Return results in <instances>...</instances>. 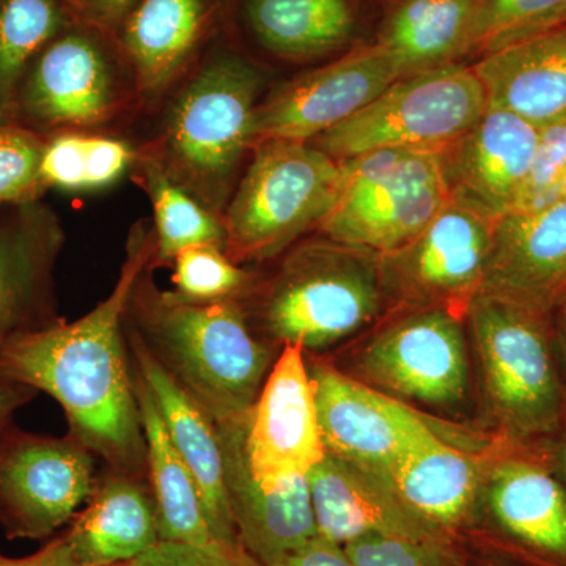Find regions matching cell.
<instances>
[{
  "label": "cell",
  "instance_id": "cell-1",
  "mask_svg": "<svg viewBox=\"0 0 566 566\" xmlns=\"http://www.w3.org/2000/svg\"><path fill=\"white\" fill-rule=\"evenodd\" d=\"M153 227L134 223L114 290L88 314L13 335L0 346V378L51 395L70 433L111 471L147 482L126 308L134 283L155 259Z\"/></svg>",
  "mask_w": 566,
  "mask_h": 566
},
{
  "label": "cell",
  "instance_id": "cell-2",
  "mask_svg": "<svg viewBox=\"0 0 566 566\" xmlns=\"http://www.w3.org/2000/svg\"><path fill=\"white\" fill-rule=\"evenodd\" d=\"M153 273L151 263L134 283L126 329L214 423L245 419L281 349L253 331L240 300L192 303Z\"/></svg>",
  "mask_w": 566,
  "mask_h": 566
},
{
  "label": "cell",
  "instance_id": "cell-3",
  "mask_svg": "<svg viewBox=\"0 0 566 566\" xmlns=\"http://www.w3.org/2000/svg\"><path fill=\"white\" fill-rule=\"evenodd\" d=\"M266 74L227 33L167 93L158 133L137 151L221 218L251 155Z\"/></svg>",
  "mask_w": 566,
  "mask_h": 566
},
{
  "label": "cell",
  "instance_id": "cell-4",
  "mask_svg": "<svg viewBox=\"0 0 566 566\" xmlns=\"http://www.w3.org/2000/svg\"><path fill=\"white\" fill-rule=\"evenodd\" d=\"M268 281L241 297L249 323L268 344L318 352L353 337L386 308L376 253L316 233L281 253Z\"/></svg>",
  "mask_w": 566,
  "mask_h": 566
},
{
  "label": "cell",
  "instance_id": "cell-5",
  "mask_svg": "<svg viewBox=\"0 0 566 566\" xmlns=\"http://www.w3.org/2000/svg\"><path fill=\"white\" fill-rule=\"evenodd\" d=\"M499 442L534 446L566 427L549 315L479 293L465 312Z\"/></svg>",
  "mask_w": 566,
  "mask_h": 566
},
{
  "label": "cell",
  "instance_id": "cell-6",
  "mask_svg": "<svg viewBox=\"0 0 566 566\" xmlns=\"http://www.w3.org/2000/svg\"><path fill=\"white\" fill-rule=\"evenodd\" d=\"M342 182V163L311 142L253 144L221 216L223 251L241 266L275 259L318 229Z\"/></svg>",
  "mask_w": 566,
  "mask_h": 566
},
{
  "label": "cell",
  "instance_id": "cell-7",
  "mask_svg": "<svg viewBox=\"0 0 566 566\" xmlns=\"http://www.w3.org/2000/svg\"><path fill=\"white\" fill-rule=\"evenodd\" d=\"M140 109L136 77L117 35L73 21L25 71L13 123L44 137L99 133Z\"/></svg>",
  "mask_w": 566,
  "mask_h": 566
},
{
  "label": "cell",
  "instance_id": "cell-8",
  "mask_svg": "<svg viewBox=\"0 0 566 566\" xmlns=\"http://www.w3.org/2000/svg\"><path fill=\"white\" fill-rule=\"evenodd\" d=\"M488 109L471 65L455 63L398 77L348 120L311 140L337 161L376 150L444 151Z\"/></svg>",
  "mask_w": 566,
  "mask_h": 566
},
{
  "label": "cell",
  "instance_id": "cell-9",
  "mask_svg": "<svg viewBox=\"0 0 566 566\" xmlns=\"http://www.w3.org/2000/svg\"><path fill=\"white\" fill-rule=\"evenodd\" d=\"M337 202L316 233L385 255L409 243L449 203L438 155L376 150L340 161Z\"/></svg>",
  "mask_w": 566,
  "mask_h": 566
},
{
  "label": "cell",
  "instance_id": "cell-10",
  "mask_svg": "<svg viewBox=\"0 0 566 566\" xmlns=\"http://www.w3.org/2000/svg\"><path fill=\"white\" fill-rule=\"evenodd\" d=\"M464 539L521 566H566V485L542 444L499 442L485 458L479 523Z\"/></svg>",
  "mask_w": 566,
  "mask_h": 566
},
{
  "label": "cell",
  "instance_id": "cell-11",
  "mask_svg": "<svg viewBox=\"0 0 566 566\" xmlns=\"http://www.w3.org/2000/svg\"><path fill=\"white\" fill-rule=\"evenodd\" d=\"M465 327L449 308L397 312L357 352L354 378L411 408L457 411L471 392Z\"/></svg>",
  "mask_w": 566,
  "mask_h": 566
},
{
  "label": "cell",
  "instance_id": "cell-12",
  "mask_svg": "<svg viewBox=\"0 0 566 566\" xmlns=\"http://www.w3.org/2000/svg\"><path fill=\"white\" fill-rule=\"evenodd\" d=\"M494 223L449 202L409 243L378 255L386 308L441 307L465 316L482 292Z\"/></svg>",
  "mask_w": 566,
  "mask_h": 566
},
{
  "label": "cell",
  "instance_id": "cell-13",
  "mask_svg": "<svg viewBox=\"0 0 566 566\" xmlns=\"http://www.w3.org/2000/svg\"><path fill=\"white\" fill-rule=\"evenodd\" d=\"M93 453L73 436H0V524L7 538H50L91 499Z\"/></svg>",
  "mask_w": 566,
  "mask_h": 566
},
{
  "label": "cell",
  "instance_id": "cell-14",
  "mask_svg": "<svg viewBox=\"0 0 566 566\" xmlns=\"http://www.w3.org/2000/svg\"><path fill=\"white\" fill-rule=\"evenodd\" d=\"M401 77L392 55L371 43L297 74L260 99L251 140L311 142L378 98Z\"/></svg>",
  "mask_w": 566,
  "mask_h": 566
},
{
  "label": "cell",
  "instance_id": "cell-15",
  "mask_svg": "<svg viewBox=\"0 0 566 566\" xmlns=\"http://www.w3.org/2000/svg\"><path fill=\"white\" fill-rule=\"evenodd\" d=\"M324 450L389 475L408 450L436 431L411 406L323 360L307 363Z\"/></svg>",
  "mask_w": 566,
  "mask_h": 566
},
{
  "label": "cell",
  "instance_id": "cell-16",
  "mask_svg": "<svg viewBox=\"0 0 566 566\" xmlns=\"http://www.w3.org/2000/svg\"><path fill=\"white\" fill-rule=\"evenodd\" d=\"M326 455L305 352L282 346L248 419L245 458L263 488L305 479Z\"/></svg>",
  "mask_w": 566,
  "mask_h": 566
},
{
  "label": "cell",
  "instance_id": "cell-17",
  "mask_svg": "<svg viewBox=\"0 0 566 566\" xmlns=\"http://www.w3.org/2000/svg\"><path fill=\"white\" fill-rule=\"evenodd\" d=\"M230 0H139L117 35L132 65L142 109L166 98L227 33Z\"/></svg>",
  "mask_w": 566,
  "mask_h": 566
},
{
  "label": "cell",
  "instance_id": "cell-18",
  "mask_svg": "<svg viewBox=\"0 0 566 566\" xmlns=\"http://www.w3.org/2000/svg\"><path fill=\"white\" fill-rule=\"evenodd\" d=\"M538 144V128L488 107L480 120L439 153L449 202L497 222L515 208Z\"/></svg>",
  "mask_w": 566,
  "mask_h": 566
},
{
  "label": "cell",
  "instance_id": "cell-19",
  "mask_svg": "<svg viewBox=\"0 0 566 566\" xmlns=\"http://www.w3.org/2000/svg\"><path fill=\"white\" fill-rule=\"evenodd\" d=\"M0 212V346L61 319L54 268L65 244L61 218L36 202Z\"/></svg>",
  "mask_w": 566,
  "mask_h": 566
},
{
  "label": "cell",
  "instance_id": "cell-20",
  "mask_svg": "<svg viewBox=\"0 0 566 566\" xmlns=\"http://www.w3.org/2000/svg\"><path fill=\"white\" fill-rule=\"evenodd\" d=\"M549 315L566 297V200L494 223L482 292Z\"/></svg>",
  "mask_w": 566,
  "mask_h": 566
},
{
  "label": "cell",
  "instance_id": "cell-21",
  "mask_svg": "<svg viewBox=\"0 0 566 566\" xmlns=\"http://www.w3.org/2000/svg\"><path fill=\"white\" fill-rule=\"evenodd\" d=\"M307 483L316 535L326 542L345 546L371 535L452 538L420 521L382 472L326 453L308 472Z\"/></svg>",
  "mask_w": 566,
  "mask_h": 566
},
{
  "label": "cell",
  "instance_id": "cell-22",
  "mask_svg": "<svg viewBox=\"0 0 566 566\" xmlns=\"http://www.w3.org/2000/svg\"><path fill=\"white\" fill-rule=\"evenodd\" d=\"M248 419L218 424L226 486L238 538L266 566H281L297 547L316 536L307 476L268 490L253 480L245 458Z\"/></svg>",
  "mask_w": 566,
  "mask_h": 566
},
{
  "label": "cell",
  "instance_id": "cell-23",
  "mask_svg": "<svg viewBox=\"0 0 566 566\" xmlns=\"http://www.w3.org/2000/svg\"><path fill=\"white\" fill-rule=\"evenodd\" d=\"M134 371L144 379L175 449L196 480L212 535L240 542L226 486V463L218 424L156 363L140 338L126 329Z\"/></svg>",
  "mask_w": 566,
  "mask_h": 566
},
{
  "label": "cell",
  "instance_id": "cell-24",
  "mask_svg": "<svg viewBox=\"0 0 566 566\" xmlns=\"http://www.w3.org/2000/svg\"><path fill=\"white\" fill-rule=\"evenodd\" d=\"M357 28L352 0H230L227 35L277 61L308 63L352 50Z\"/></svg>",
  "mask_w": 566,
  "mask_h": 566
},
{
  "label": "cell",
  "instance_id": "cell-25",
  "mask_svg": "<svg viewBox=\"0 0 566 566\" xmlns=\"http://www.w3.org/2000/svg\"><path fill=\"white\" fill-rule=\"evenodd\" d=\"M483 464L438 433L412 447L390 469V482L403 504L427 526L452 538L476 527Z\"/></svg>",
  "mask_w": 566,
  "mask_h": 566
},
{
  "label": "cell",
  "instance_id": "cell-26",
  "mask_svg": "<svg viewBox=\"0 0 566 566\" xmlns=\"http://www.w3.org/2000/svg\"><path fill=\"white\" fill-rule=\"evenodd\" d=\"M65 536L82 566H123L144 556L161 542L150 486L109 469Z\"/></svg>",
  "mask_w": 566,
  "mask_h": 566
},
{
  "label": "cell",
  "instance_id": "cell-27",
  "mask_svg": "<svg viewBox=\"0 0 566 566\" xmlns=\"http://www.w3.org/2000/svg\"><path fill=\"white\" fill-rule=\"evenodd\" d=\"M488 107L536 128L566 117V24L476 59Z\"/></svg>",
  "mask_w": 566,
  "mask_h": 566
},
{
  "label": "cell",
  "instance_id": "cell-28",
  "mask_svg": "<svg viewBox=\"0 0 566 566\" xmlns=\"http://www.w3.org/2000/svg\"><path fill=\"white\" fill-rule=\"evenodd\" d=\"M480 0H389L375 43L401 77L463 63Z\"/></svg>",
  "mask_w": 566,
  "mask_h": 566
},
{
  "label": "cell",
  "instance_id": "cell-29",
  "mask_svg": "<svg viewBox=\"0 0 566 566\" xmlns=\"http://www.w3.org/2000/svg\"><path fill=\"white\" fill-rule=\"evenodd\" d=\"M133 374L147 444V483L158 513L159 538L186 545H210L218 538L205 516L196 480L175 449L150 389L134 368Z\"/></svg>",
  "mask_w": 566,
  "mask_h": 566
},
{
  "label": "cell",
  "instance_id": "cell-30",
  "mask_svg": "<svg viewBox=\"0 0 566 566\" xmlns=\"http://www.w3.org/2000/svg\"><path fill=\"white\" fill-rule=\"evenodd\" d=\"M129 174L151 203L155 270L170 266L175 256L185 249L196 245L223 249L226 233L222 219L170 180L155 159L136 150Z\"/></svg>",
  "mask_w": 566,
  "mask_h": 566
},
{
  "label": "cell",
  "instance_id": "cell-31",
  "mask_svg": "<svg viewBox=\"0 0 566 566\" xmlns=\"http://www.w3.org/2000/svg\"><path fill=\"white\" fill-rule=\"evenodd\" d=\"M136 148L99 133L65 132L46 137L40 178L44 188L98 191L132 170Z\"/></svg>",
  "mask_w": 566,
  "mask_h": 566
},
{
  "label": "cell",
  "instance_id": "cell-32",
  "mask_svg": "<svg viewBox=\"0 0 566 566\" xmlns=\"http://www.w3.org/2000/svg\"><path fill=\"white\" fill-rule=\"evenodd\" d=\"M73 21L66 0H0V120L13 122L25 71Z\"/></svg>",
  "mask_w": 566,
  "mask_h": 566
},
{
  "label": "cell",
  "instance_id": "cell-33",
  "mask_svg": "<svg viewBox=\"0 0 566 566\" xmlns=\"http://www.w3.org/2000/svg\"><path fill=\"white\" fill-rule=\"evenodd\" d=\"M566 24V0H480L468 59L485 57Z\"/></svg>",
  "mask_w": 566,
  "mask_h": 566
},
{
  "label": "cell",
  "instance_id": "cell-34",
  "mask_svg": "<svg viewBox=\"0 0 566 566\" xmlns=\"http://www.w3.org/2000/svg\"><path fill=\"white\" fill-rule=\"evenodd\" d=\"M174 292L192 303L241 300L255 274L234 263L218 245H196L175 256Z\"/></svg>",
  "mask_w": 566,
  "mask_h": 566
},
{
  "label": "cell",
  "instance_id": "cell-35",
  "mask_svg": "<svg viewBox=\"0 0 566 566\" xmlns=\"http://www.w3.org/2000/svg\"><path fill=\"white\" fill-rule=\"evenodd\" d=\"M344 549L356 566H469L463 538L371 535L348 543Z\"/></svg>",
  "mask_w": 566,
  "mask_h": 566
},
{
  "label": "cell",
  "instance_id": "cell-36",
  "mask_svg": "<svg viewBox=\"0 0 566 566\" xmlns=\"http://www.w3.org/2000/svg\"><path fill=\"white\" fill-rule=\"evenodd\" d=\"M46 137L13 122L0 120V203L21 205L41 200V156Z\"/></svg>",
  "mask_w": 566,
  "mask_h": 566
},
{
  "label": "cell",
  "instance_id": "cell-37",
  "mask_svg": "<svg viewBox=\"0 0 566 566\" xmlns=\"http://www.w3.org/2000/svg\"><path fill=\"white\" fill-rule=\"evenodd\" d=\"M566 200V117L538 128V144L512 212L545 210Z\"/></svg>",
  "mask_w": 566,
  "mask_h": 566
},
{
  "label": "cell",
  "instance_id": "cell-38",
  "mask_svg": "<svg viewBox=\"0 0 566 566\" xmlns=\"http://www.w3.org/2000/svg\"><path fill=\"white\" fill-rule=\"evenodd\" d=\"M123 566H266L241 542L214 539L210 545L159 542L144 556Z\"/></svg>",
  "mask_w": 566,
  "mask_h": 566
},
{
  "label": "cell",
  "instance_id": "cell-39",
  "mask_svg": "<svg viewBox=\"0 0 566 566\" xmlns=\"http://www.w3.org/2000/svg\"><path fill=\"white\" fill-rule=\"evenodd\" d=\"M139 0H66L74 21L98 25L117 33Z\"/></svg>",
  "mask_w": 566,
  "mask_h": 566
},
{
  "label": "cell",
  "instance_id": "cell-40",
  "mask_svg": "<svg viewBox=\"0 0 566 566\" xmlns=\"http://www.w3.org/2000/svg\"><path fill=\"white\" fill-rule=\"evenodd\" d=\"M281 566H356L344 549V546L326 542L315 536L304 546L290 554Z\"/></svg>",
  "mask_w": 566,
  "mask_h": 566
},
{
  "label": "cell",
  "instance_id": "cell-41",
  "mask_svg": "<svg viewBox=\"0 0 566 566\" xmlns=\"http://www.w3.org/2000/svg\"><path fill=\"white\" fill-rule=\"evenodd\" d=\"M0 566H82L71 551L65 534L51 539L40 551L28 557L11 558L0 554Z\"/></svg>",
  "mask_w": 566,
  "mask_h": 566
},
{
  "label": "cell",
  "instance_id": "cell-42",
  "mask_svg": "<svg viewBox=\"0 0 566 566\" xmlns=\"http://www.w3.org/2000/svg\"><path fill=\"white\" fill-rule=\"evenodd\" d=\"M36 390L0 378V436L9 430L14 412L36 397Z\"/></svg>",
  "mask_w": 566,
  "mask_h": 566
},
{
  "label": "cell",
  "instance_id": "cell-43",
  "mask_svg": "<svg viewBox=\"0 0 566 566\" xmlns=\"http://www.w3.org/2000/svg\"><path fill=\"white\" fill-rule=\"evenodd\" d=\"M551 335H553L554 354L560 371L566 395V297L549 314Z\"/></svg>",
  "mask_w": 566,
  "mask_h": 566
},
{
  "label": "cell",
  "instance_id": "cell-44",
  "mask_svg": "<svg viewBox=\"0 0 566 566\" xmlns=\"http://www.w3.org/2000/svg\"><path fill=\"white\" fill-rule=\"evenodd\" d=\"M542 447L545 450L547 460L553 464L554 471L564 480L566 485V427L564 430L558 431L554 438L542 442Z\"/></svg>",
  "mask_w": 566,
  "mask_h": 566
},
{
  "label": "cell",
  "instance_id": "cell-45",
  "mask_svg": "<svg viewBox=\"0 0 566 566\" xmlns=\"http://www.w3.org/2000/svg\"><path fill=\"white\" fill-rule=\"evenodd\" d=\"M465 545H468L469 566H521L509 560V558L482 549V547L469 545L468 542H465Z\"/></svg>",
  "mask_w": 566,
  "mask_h": 566
},
{
  "label": "cell",
  "instance_id": "cell-46",
  "mask_svg": "<svg viewBox=\"0 0 566 566\" xmlns=\"http://www.w3.org/2000/svg\"><path fill=\"white\" fill-rule=\"evenodd\" d=\"M6 207V205L0 203V208Z\"/></svg>",
  "mask_w": 566,
  "mask_h": 566
}]
</instances>
